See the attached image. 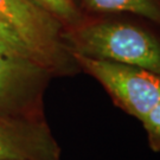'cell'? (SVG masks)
<instances>
[{
    "mask_svg": "<svg viewBox=\"0 0 160 160\" xmlns=\"http://www.w3.org/2000/svg\"><path fill=\"white\" fill-rule=\"evenodd\" d=\"M80 70L106 89L116 107L141 121L160 102V75L127 64L72 53Z\"/></svg>",
    "mask_w": 160,
    "mask_h": 160,
    "instance_id": "3957f363",
    "label": "cell"
},
{
    "mask_svg": "<svg viewBox=\"0 0 160 160\" xmlns=\"http://www.w3.org/2000/svg\"><path fill=\"white\" fill-rule=\"evenodd\" d=\"M0 18L17 30L52 75L80 70L64 38V24L36 0H0Z\"/></svg>",
    "mask_w": 160,
    "mask_h": 160,
    "instance_id": "7a4b0ae2",
    "label": "cell"
},
{
    "mask_svg": "<svg viewBox=\"0 0 160 160\" xmlns=\"http://www.w3.org/2000/svg\"><path fill=\"white\" fill-rule=\"evenodd\" d=\"M0 53L5 56H10V57L30 59L36 63L42 64L43 67L48 69L44 61L26 43V40L20 36V33L11 24L7 23L1 18H0Z\"/></svg>",
    "mask_w": 160,
    "mask_h": 160,
    "instance_id": "52a82bcc",
    "label": "cell"
},
{
    "mask_svg": "<svg viewBox=\"0 0 160 160\" xmlns=\"http://www.w3.org/2000/svg\"><path fill=\"white\" fill-rule=\"evenodd\" d=\"M0 160H59V147L40 116H0Z\"/></svg>",
    "mask_w": 160,
    "mask_h": 160,
    "instance_id": "5b68a950",
    "label": "cell"
},
{
    "mask_svg": "<svg viewBox=\"0 0 160 160\" xmlns=\"http://www.w3.org/2000/svg\"><path fill=\"white\" fill-rule=\"evenodd\" d=\"M141 123L146 132L151 149L160 152V102L145 116Z\"/></svg>",
    "mask_w": 160,
    "mask_h": 160,
    "instance_id": "9c48e42d",
    "label": "cell"
},
{
    "mask_svg": "<svg viewBox=\"0 0 160 160\" xmlns=\"http://www.w3.org/2000/svg\"><path fill=\"white\" fill-rule=\"evenodd\" d=\"M40 6L58 18L64 26H70L80 20L82 13L74 0H36Z\"/></svg>",
    "mask_w": 160,
    "mask_h": 160,
    "instance_id": "ba28073f",
    "label": "cell"
},
{
    "mask_svg": "<svg viewBox=\"0 0 160 160\" xmlns=\"http://www.w3.org/2000/svg\"><path fill=\"white\" fill-rule=\"evenodd\" d=\"M51 75L33 61L0 53V116H39L42 94Z\"/></svg>",
    "mask_w": 160,
    "mask_h": 160,
    "instance_id": "277c9868",
    "label": "cell"
},
{
    "mask_svg": "<svg viewBox=\"0 0 160 160\" xmlns=\"http://www.w3.org/2000/svg\"><path fill=\"white\" fill-rule=\"evenodd\" d=\"M94 14L82 16L65 28L64 38L71 53L160 75V25L127 13Z\"/></svg>",
    "mask_w": 160,
    "mask_h": 160,
    "instance_id": "6da1fadb",
    "label": "cell"
},
{
    "mask_svg": "<svg viewBox=\"0 0 160 160\" xmlns=\"http://www.w3.org/2000/svg\"><path fill=\"white\" fill-rule=\"evenodd\" d=\"M82 4L92 13H127L160 25V0H82Z\"/></svg>",
    "mask_w": 160,
    "mask_h": 160,
    "instance_id": "8992f818",
    "label": "cell"
}]
</instances>
